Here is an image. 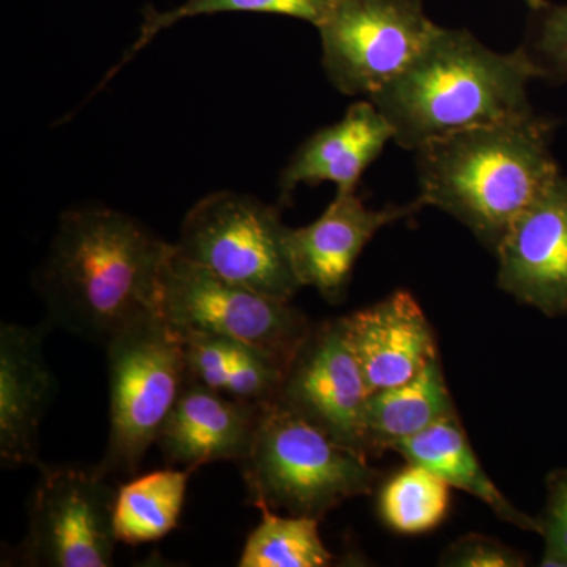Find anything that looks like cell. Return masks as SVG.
I'll list each match as a JSON object with an SVG mask.
<instances>
[{
  "instance_id": "23",
  "label": "cell",
  "mask_w": 567,
  "mask_h": 567,
  "mask_svg": "<svg viewBox=\"0 0 567 567\" xmlns=\"http://www.w3.org/2000/svg\"><path fill=\"white\" fill-rule=\"evenodd\" d=\"M540 73V80L567 81V6L533 10L527 39L522 44Z\"/></svg>"
},
{
  "instance_id": "25",
  "label": "cell",
  "mask_w": 567,
  "mask_h": 567,
  "mask_svg": "<svg viewBox=\"0 0 567 567\" xmlns=\"http://www.w3.org/2000/svg\"><path fill=\"white\" fill-rule=\"evenodd\" d=\"M537 518L546 543L540 566L567 567V468L547 476V503Z\"/></svg>"
},
{
  "instance_id": "17",
  "label": "cell",
  "mask_w": 567,
  "mask_h": 567,
  "mask_svg": "<svg viewBox=\"0 0 567 567\" xmlns=\"http://www.w3.org/2000/svg\"><path fill=\"white\" fill-rule=\"evenodd\" d=\"M393 451L401 454L410 464L424 466L429 472L442 477L447 486L456 487L481 499L506 524L539 535V518L529 517L517 509L488 477L470 445L457 413L429 425L420 434L399 443Z\"/></svg>"
},
{
  "instance_id": "5",
  "label": "cell",
  "mask_w": 567,
  "mask_h": 567,
  "mask_svg": "<svg viewBox=\"0 0 567 567\" xmlns=\"http://www.w3.org/2000/svg\"><path fill=\"white\" fill-rule=\"evenodd\" d=\"M110 439L103 475L133 477L188 383L185 349L159 311L137 317L106 342Z\"/></svg>"
},
{
  "instance_id": "6",
  "label": "cell",
  "mask_w": 567,
  "mask_h": 567,
  "mask_svg": "<svg viewBox=\"0 0 567 567\" xmlns=\"http://www.w3.org/2000/svg\"><path fill=\"white\" fill-rule=\"evenodd\" d=\"M289 230L274 205L249 194L216 192L189 208L174 246L226 281L290 301L303 286L290 259Z\"/></svg>"
},
{
  "instance_id": "24",
  "label": "cell",
  "mask_w": 567,
  "mask_h": 567,
  "mask_svg": "<svg viewBox=\"0 0 567 567\" xmlns=\"http://www.w3.org/2000/svg\"><path fill=\"white\" fill-rule=\"evenodd\" d=\"M178 336L185 349L188 380L203 383L223 393L227 377L235 363L238 341L213 334L178 333Z\"/></svg>"
},
{
  "instance_id": "1",
  "label": "cell",
  "mask_w": 567,
  "mask_h": 567,
  "mask_svg": "<svg viewBox=\"0 0 567 567\" xmlns=\"http://www.w3.org/2000/svg\"><path fill=\"white\" fill-rule=\"evenodd\" d=\"M173 249L114 208L82 205L62 213L35 281L50 322L106 344L137 317L159 311Z\"/></svg>"
},
{
  "instance_id": "26",
  "label": "cell",
  "mask_w": 567,
  "mask_h": 567,
  "mask_svg": "<svg viewBox=\"0 0 567 567\" xmlns=\"http://www.w3.org/2000/svg\"><path fill=\"white\" fill-rule=\"evenodd\" d=\"M440 565L451 567H522L527 565L524 555L499 540L481 535L458 537L440 559Z\"/></svg>"
},
{
  "instance_id": "21",
  "label": "cell",
  "mask_w": 567,
  "mask_h": 567,
  "mask_svg": "<svg viewBox=\"0 0 567 567\" xmlns=\"http://www.w3.org/2000/svg\"><path fill=\"white\" fill-rule=\"evenodd\" d=\"M246 539L240 567H323L334 557L324 547L319 533L320 520L306 516L282 517L268 507Z\"/></svg>"
},
{
  "instance_id": "9",
  "label": "cell",
  "mask_w": 567,
  "mask_h": 567,
  "mask_svg": "<svg viewBox=\"0 0 567 567\" xmlns=\"http://www.w3.org/2000/svg\"><path fill=\"white\" fill-rule=\"evenodd\" d=\"M29 506L21 544L29 566L110 567L114 565L115 502L118 488L99 468H47Z\"/></svg>"
},
{
  "instance_id": "13",
  "label": "cell",
  "mask_w": 567,
  "mask_h": 567,
  "mask_svg": "<svg viewBox=\"0 0 567 567\" xmlns=\"http://www.w3.org/2000/svg\"><path fill=\"white\" fill-rule=\"evenodd\" d=\"M341 320L371 394L409 382L439 358L434 330L405 290Z\"/></svg>"
},
{
  "instance_id": "16",
  "label": "cell",
  "mask_w": 567,
  "mask_h": 567,
  "mask_svg": "<svg viewBox=\"0 0 567 567\" xmlns=\"http://www.w3.org/2000/svg\"><path fill=\"white\" fill-rule=\"evenodd\" d=\"M393 140V128L374 104L353 103L341 121L309 136L290 156L279 175V205L292 204L298 185L331 182L338 193L358 192L364 171Z\"/></svg>"
},
{
  "instance_id": "2",
  "label": "cell",
  "mask_w": 567,
  "mask_h": 567,
  "mask_svg": "<svg viewBox=\"0 0 567 567\" xmlns=\"http://www.w3.org/2000/svg\"><path fill=\"white\" fill-rule=\"evenodd\" d=\"M533 80L540 73L524 48L499 54L466 29L436 25L412 62L368 100L395 144L416 152L447 134L533 114Z\"/></svg>"
},
{
  "instance_id": "22",
  "label": "cell",
  "mask_w": 567,
  "mask_h": 567,
  "mask_svg": "<svg viewBox=\"0 0 567 567\" xmlns=\"http://www.w3.org/2000/svg\"><path fill=\"white\" fill-rule=\"evenodd\" d=\"M450 488L442 477L409 462L383 484L379 495L380 517L399 535H423L445 520Z\"/></svg>"
},
{
  "instance_id": "18",
  "label": "cell",
  "mask_w": 567,
  "mask_h": 567,
  "mask_svg": "<svg viewBox=\"0 0 567 567\" xmlns=\"http://www.w3.org/2000/svg\"><path fill=\"white\" fill-rule=\"evenodd\" d=\"M456 413L440 358L402 385L369 394L363 415V450L380 454L394 450L442 417Z\"/></svg>"
},
{
  "instance_id": "20",
  "label": "cell",
  "mask_w": 567,
  "mask_h": 567,
  "mask_svg": "<svg viewBox=\"0 0 567 567\" xmlns=\"http://www.w3.org/2000/svg\"><path fill=\"white\" fill-rule=\"evenodd\" d=\"M333 6V0H183L182 6L171 10H156L147 6L142 11V24L140 35L128 51L123 54L121 62L114 66L104 78L103 84H107L122 66L140 54L145 47L152 43L155 37L173 28L177 22L189 18L212 17L221 13H264L279 14V17L295 18L309 22L319 28L328 11Z\"/></svg>"
},
{
  "instance_id": "12",
  "label": "cell",
  "mask_w": 567,
  "mask_h": 567,
  "mask_svg": "<svg viewBox=\"0 0 567 567\" xmlns=\"http://www.w3.org/2000/svg\"><path fill=\"white\" fill-rule=\"evenodd\" d=\"M423 207V200L416 197L412 204L372 210L358 192L336 193L319 219L289 230L287 244L298 281L315 287L330 303H339L344 300L354 262L365 245L383 227L415 216Z\"/></svg>"
},
{
  "instance_id": "10",
  "label": "cell",
  "mask_w": 567,
  "mask_h": 567,
  "mask_svg": "<svg viewBox=\"0 0 567 567\" xmlns=\"http://www.w3.org/2000/svg\"><path fill=\"white\" fill-rule=\"evenodd\" d=\"M369 394L339 319L315 328L290 364L276 401L338 442L364 453L363 415Z\"/></svg>"
},
{
  "instance_id": "4",
  "label": "cell",
  "mask_w": 567,
  "mask_h": 567,
  "mask_svg": "<svg viewBox=\"0 0 567 567\" xmlns=\"http://www.w3.org/2000/svg\"><path fill=\"white\" fill-rule=\"evenodd\" d=\"M240 464L254 506L317 520L346 499L371 495L380 480L368 454L278 401L262 406Z\"/></svg>"
},
{
  "instance_id": "15",
  "label": "cell",
  "mask_w": 567,
  "mask_h": 567,
  "mask_svg": "<svg viewBox=\"0 0 567 567\" xmlns=\"http://www.w3.org/2000/svg\"><path fill=\"white\" fill-rule=\"evenodd\" d=\"M262 406L188 380L156 443L167 465L193 472L213 462H241L251 450Z\"/></svg>"
},
{
  "instance_id": "14",
  "label": "cell",
  "mask_w": 567,
  "mask_h": 567,
  "mask_svg": "<svg viewBox=\"0 0 567 567\" xmlns=\"http://www.w3.org/2000/svg\"><path fill=\"white\" fill-rule=\"evenodd\" d=\"M41 328H0V457L9 466L40 462V424L58 391Z\"/></svg>"
},
{
  "instance_id": "11",
  "label": "cell",
  "mask_w": 567,
  "mask_h": 567,
  "mask_svg": "<svg viewBox=\"0 0 567 567\" xmlns=\"http://www.w3.org/2000/svg\"><path fill=\"white\" fill-rule=\"evenodd\" d=\"M496 284L547 317L567 316V177L518 215L496 248Z\"/></svg>"
},
{
  "instance_id": "3",
  "label": "cell",
  "mask_w": 567,
  "mask_h": 567,
  "mask_svg": "<svg viewBox=\"0 0 567 567\" xmlns=\"http://www.w3.org/2000/svg\"><path fill=\"white\" fill-rule=\"evenodd\" d=\"M555 126L533 112L425 142L415 152L417 197L495 254L518 215L561 175L550 148Z\"/></svg>"
},
{
  "instance_id": "27",
  "label": "cell",
  "mask_w": 567,
  "mask_h": 567,
  "mask_svg": "<svg viewBox=\"0 0 567 567\" xmlns=\"http://www.w3.org/2000/svg\"><path fill=\"white\" fill-rule=\"evenodd\" d=\"M525 3L529 7V10H539L547 6V0H525Z\"/></svg>"
},
{
  "instance_id": "7",
  "label": "cell",
  "mask_w": 567,
  "mask_h": 567,
  "mask_svg": "<svg viewBox=\"0 0 567 567\" xmlns=\"http://www.w3.org/2000/svg\"><path fill=\"white\" fill-rule=\"evenodd\" d=\"M159 315L177 333L244 342L271 354L287 371L315 331L289 301L226 281L186 260L175 246L164 265Z\"/></svg>"
},
{
  "instance_id": "19",
  "label": "cell",
  "mask_w": 567,
  "mask_h": 567,
  "mask_svg": "<svg viewBox=\"0 0 567 567\" xmlns=\"http://www.w3.org/2000/svg\"><path fill=\"white\" fill-rule=\"evenodd\" d=\"M193 470H159L123 484L115 502L118 543L162 539L177 527Z\"/></svg>"
},
{
  "instance_id": "8",
  "label": "cell",
  "mask_w": 567,
  "mask_h": 567,
  "mask_svg": "<svg viewBox=\"0 0 567 567\" xmlns=\"http://www.w3.org/2000/svg\"><path fill=\"white\" fill-rule=\"evenodd\" d=\"M435 28L423 0H333L317 28L324 74L342 95L369 99L412 62Z\"/></svg>"
}]
</instances>
